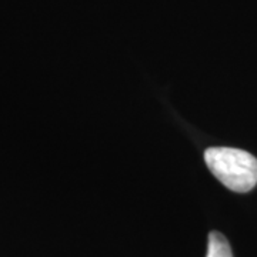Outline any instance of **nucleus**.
Here are the masks:
<instances>
[{
  "label": "nucleus",
  "instance_id": "obj_2",
  "mask_svg": "<svg viewBox=\"0 0 257 257\" xmlns=\"http://www.w3.org/2000/svg\"><path fill=\"white\" fill-rule=\"evenodd\" d=\"M206 257H233L229 241L219 231H211L209 234V246Z\"/></svg>",
  "mask_w": 257,
  "mask_h": 257
},
{
  "label": "nucleus",
  "instance_id": "obj_1",
  "mask_svg": "<svg viewBox=\"0 0 257 257\" xmlns=\"http://www.w3.org/2000/svg\"><path fill=\"white\" fill-rule=\"evenodd\" d=\"M204 160L213 176L233 192L247 193L257 184V159L246 150L210 147Z\"/></svg>",
  "mask_w": 257,
  "mask_h": 257
}]
</instances>
